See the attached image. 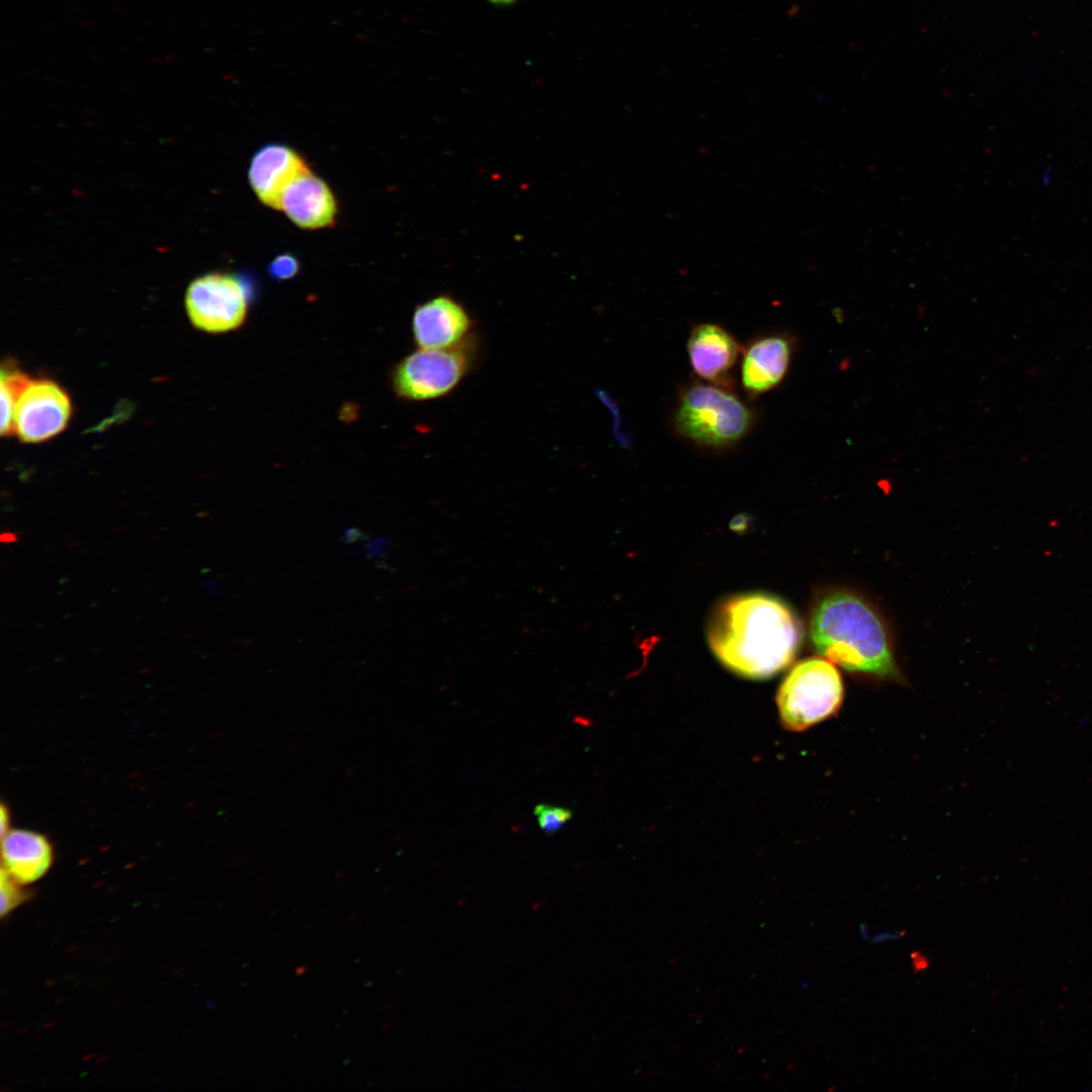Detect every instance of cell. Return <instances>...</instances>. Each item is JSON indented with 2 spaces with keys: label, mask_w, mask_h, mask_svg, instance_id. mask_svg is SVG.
Masks as SVG:
<instances>
[{
  "label": "cell",
  "mask_w": 1092,
  "mask_h": 1092,
  "mask_svg": "<svg viewBox=\"0 0 1092 1092\" xmlns=\"http://www.w3.org/2000/svg\"><path fill=\"white\" fill-rule=\"evenodd\" d=\"M18 885L4 870H1L0 914L2 917L9 914L24 900V894Z\"/></svg>",
  "instance_id": "obj_16"
},
{
  "label": "cell",
  "mask_w": 1092,
  "mask_h": 1092,
  "mask_svg": "<svg viewBox=\"0 0 1092 1092\" xmlns=\"http://www.w3.org/2000/svg\"><path fill=\"white\" fill-rule=\"evenodd\" d=\"M690 364L703 381L734 389L733 372L742 348L734 336L720 325H695L688 338Z\"/></svg>",
  "instance_id": "obj_9"
},
{
  "label": "cell",
  "mask_w": 1092,
  "mask_h": 1092,
  "mask_svg": "<svg viewBox=\"0 0 1092 1092\" xmlns=\"http://www.w3.org/2000/svg\"><path fill=\"white\" fill-rule=\"evenodd\" d=\"M299 271V262L293 255L285 253L275 257L268 265V273L275 280H288Z\"/></svg>",
  "instance_id": "obj_17"
},
{
  "label": "cell",
  "mask_w": 1092,
  "mask_h": 1092,
  "mask_svg": "<svg viewBox=\"0 0 1092 1092\" xmlns=\"http://www.w3.org/2000/svg\"><path fill=\"white\" fill-rule=\"evenodd\" d=\"M310 171L306 161L294 149L274 143L263 146L252 157L248 178L260 202L281 210L285 190Z\"/></svg>",
  "instance_id": "obj_11"
},
{
  "label": "cell",
  "mask_w": 1092,
  "mask_h": 1092,
  "mask_svg": "<svg viewBox=\"0 0 1092 1092\" xmlns=\"http://www.w3.org/2000/svg\"><path fill=\"white\" fill-rule=\"evenodd\" d=\"M31 379L20 370L4 366L1 370V435L12 436L15 404Z\"/></svg>",
  "instance_id": "obj_14"
},
{
  "label": "cell",
  "mask_w": 1092,
  "mask_h": 1092,
  "mask_svg": "<svg viewBox=\"0 0 1092 1092\" xmlns=\"http://www.w3.org/2000/svg\"><path fill=\"white\" fill-rule=\"evenodd\" d=\"M281 210L297 226L320 230L335 223L338 205L331 187L310 171L285 190Z\"/></svg>",
  "instance_id": "obj_12"
},
{
  "label": "cell",
  "mask_w": 1092,
  "mask_h": 1092,
  "mask_svg": "<svg viewBox=\"0 0 1092 1092\" xmlns=\"http://www.w3.org/2000/svg\"><path fill=\"white\" fill-rule=\"evenodd\" d=\"M911 959H912L913 971L915 973L919 972V971H923V970L927 969L928 966H929L928 959L919 951H914L911 954Z\"/></svg>",
  "instance_id": "obj_20"
},
{
  "label": "cell",
  "mask_w": 1092,
  "mask_h": 1092,
  "mask_svg": "<svg viewBox=\"0 0 1092 1092\" xmlns=\"http://www.w3.org/2000/svg\"><path fill=\"white\" fill-rule=\"evenodd\" d=\"M412 330L420 349H450L473 336V321L461 302L442 294L416 307Z\"/></svg>",
  "instance_id": "obj_10"
},
{
  "label": "cell",
  "mask_w": 1092,
  "mask_h": 1092,
  "mask_svg": "<svg viewBox=\"0 0 1092 1092\" xmlns=\"http://www.w3.org/2000/svg\"><path fill=\"white\" fill-rule=\"evenodd\" d=\"M795 349V340L785 332H767L751 339L742 348L739 377L749 397L777 388L786 378Z\"/></svg>",
  "instance_id": "obj_8"
},
{
  "label": "cell",
  "mask_w": 1092,
  "mask_h": 1092,
  "mask_svg": "<svg viewBox=\"0 0 1092 1092\" xmlns=\"http://www.w3.org/2000/svg\"><path fill=\"white\" fill-rule=\"evenodd\" d=\"M250 292L243 279L233 273L210 272L195 278L187 287L185 308L191 324L210 334L239 329L246 321Z\"/></svg>",
  "instance_id": "obj_6"
},
{
  "label": "cell",
  "mask_w": 1092,
  "mask_h": 1092,
  "mask_svg": "<svg viewBox=\"0 0 1092 1092\" xmlns=\"http://www.w3.org/2000/svg\"><path fill=\"white\" fill-rule=\"evenodd\" d=\"M540 829L546 834L558 832L572 817V812L564 807L539 804L534 808Z\"/></svg>",
  "instance_id": "obj_15"
},
{
  "label": "cell",
  "mask_w": 1092,
  "mask_h": 1092,
  "mask_svg": "<svg viewBox=\"0 0 1092 1092\" xmlns=\"http://www.w3.org/2000/svg\"><path fill=\"white\" fill-rule=\"evenodd\" d=\"M15 540H16V537H15V535L13 533L6 532V533H3L1 535V541L4 542V543H10V542H13Z\"/></svg>",
  "instance_id": "obj_22"
},
{
  "label": "cell",
  "mask_w": 1092,
  "mask_h": 1092,
  "mask_svg": "<svg viewBox=\"0 0 1092 1092\" xmlns=\"http://www.w3.org/2000/svg\"><path fill=\"white\" fill-rule=\"evenodd\" d=\"M757 419L756 410L734 389L691 380L677 390L671 428L692 447L721 454L736 449L751 434Z\"/></svg>",
  "instance_id": "obj_3"
},
{
  "label": "cell",
  "mask_w": 1092,
  "mask_h": 1092,
  "mask_svg": "<svg viewBox=\"0 0 1092 1092\" xmlns=\"http://www.w3.org/2000/svg\"><path fill=\"white\" fill-rule=\"evenodd\" d=\"M7 825H8V815H7V812H6V808L2 806V808H1V835H4L8 831V826Z\"/></svg>",
  "instance_id": "obj_21"
},
{
  "label": "cell",
  "mask_w": 1092,
  "mask_h": 1092,
  "mask_svg": "<svg viewBox=\"0 0 1092 1092\" xmlns=\"http://www.w3.org/2000/svg\"><path fill=\"white\" fill-rule=\"evenodd\" d=\"M844 687L834 664L821 657L797 663L782 682L777 703L784 726L803 731L836 713Z\"/></svg>",
  "instance_id": "obj_4"
},
{
  "label": "cell",
  "mask_w": 1092,
  "mask_h": 1092,
  "mask_svg": "<svg viewBox=\"0 0 1092 1092\" xmlns=\"http://www.w3.org/2000/svg\"><path fill=\"white\" fill-rule=\"evenodd\" d=\"M388 544H389V542H388L387 538L375 539V540L371 541V543L368 546V554L371 555V556H380L381 557L387 551Z\"/></svg>",
  "instance_id": "obj_18"
},
{
  "label": "cell",
  "mask_w": 1092,
  "mask_h": 1092,
  "mask_svg": "<svg viewBox=\"0 0 1092 1092\" xmlns=\"http://www.w3.org/2000/svg\"><path fill=\"white\" fill-rule=\"evenodd\" d=\"M473 335L450 349H418L402 358L391 374L395 394L405 400L426 401L449 395L471 372L477 358Z\"/></svg>",
  "instance_id": "obj_5"
},
{
  "label": "cell",
  "mask_w": 1092,
  "mask_h": 1092,
  "mask_svg": "<svg viewBox=\"0 0 1092 1092\" xmlns=\"http://www.w3.org/2000/svg\"><path fill=\"white\" fill-rule=\"evenodd\" d=\"M707 637L713 653L728 669L748 678H766L794 659L802 628L783 600L765 593H746L715 606Z\"/></svg>",
  "instance_id": "obj_1"
},
{
  "label": "cell",
  "mask_w": 1092,
  "mask_h": 1092,
  "mask_svg": "<svg viewBox=\"0 0 1092 1092\" xmlns=\"http://www.w3.org/2000/svg\"><path fill=\"white\" fill-rule=\"evenodd\" d=\"M72 416L66 390L50 379H31L13 414V431L24 443L44 442L64 431Z\"/></svg>",
  "instance_id": "obj_7"
},
{
  "label": "cell",
  "mask_w": 1092,
  "mask_h": 1092,
  "mask_svg": "<svg viewBox=\"0 0 1092 1092\" xmlns=\"http://www.w3.org/2000/svg\"><path fill=\"white\" fill-rule=\"evenodd\" d=\"M904 933H905L904 931H885L884 930V931H881V932L877 933L876 935H866L863 937H864V939H868V940H870L872 942L877 943V942H881V941L892 939V938H898V937L902 936Z\"/></svg>",
  "instance_id": "obj_19"
},
{
  "label": "cell",
  "mask_w": 1092,
  "mask_h": 1092,
  "mask_svg": "<svg viewBox=\"0 0 1092 1092\" xmlns=\"http://www.w3.org/2000/svg\"><path fill=\"white\" fill-rule=\"evenodd\" d=\"M52 860V847L43 835L22 829L8 830L2 835V870L19 885L40 879Z\"/></svg>",
  "instance_id": "obj_13"
},
{
  "label": "cell",
  "mask_w": 1092,
  "mask_h": 1092,
  "mask_svg": "<svg viewBox=\"0 0 1092 1092\" xmlns=\"http://www.w3.org/2000/svg\"><path fill=\"white\" fill-rule=\"evenodd\" d=\"M809 634L818 653L847 671L900 679L887 626L860 596L848 590L823 596L812 610Z\"/></svg>",
  "instance_id": "obj_2"
},
{
  "label": "cell",
  "mask_w": 1092,
  "mask_h": 1092,
  "mask_svg": "<svg viewBox=\"0 0 1092 1092\" xmlns=\"http://www.w3.org/2000/svg\"><path fill=\"white\" fill-rule=\"evenodd\" d=\"M490 1L493 2V3H498V4H509V3H512L515 0H490Z\"/></svg>",
  "instance_id": "obj_23"
}]
</instances>
